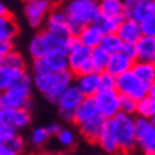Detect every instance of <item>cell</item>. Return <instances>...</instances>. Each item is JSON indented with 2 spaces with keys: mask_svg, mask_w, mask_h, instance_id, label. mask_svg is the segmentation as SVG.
<instances>
[{
  "mask_svg": "<svg viewBox=\"0 0 155 155\" xmlns=\"http://www.w3.org/2000/svg\"><path fill=\"white\" fill-rule=\"evenodd\" d=\"M74 80L75 75L70 70H66L61 73H56V74L33 75V85L50 103L57 104L61 94L74 84Z\"/></svg>",
  "mask_w": 155,
  "mask_h": 155,
  "instance_id": "6da1fadb",
  "label": "cell"
},
{
  "mask_svg": "<svg viewBox=\"0 0 155 155\" xmlns=\"http://www.w3.org/2000/svg\"><path fill=\"white\" fill-rule=\"evenodd\" d=\"M63 7L70 20L81 26L93 24L100 17L98 0H67Z\"/></svg>",
  "mask_w": 155,
  "mask_h": 155,
  "instance_id": "7a4b0ae2",
  "label": "cell"
},
{
  "mask_svg": "<svg viewBox=\"0 0 155 155\" xmlns=\"http://www.w3.org/2000/svg\"><path fill=\"white\" fill-rule=\"evenodd\" d=\"M113 120L120 141V150L125 155L131 154L137 148V118L134 115L120 113Z\"/></svg>",
  "mask_w": 155,
  "mask_h": 155,
  "instance_id": "3957f363",
  "label": "cell"
},
{
  "mask_svg": "<svg viewBox=\"0 0 155 155\" xmlns=\"http://www.w3.org/2000/svg\"><path fill=\"white\" fill-rule=\"evenodd\" d=\"M67 58H68V70L75 77L94 71V67L91 63V50L84 47L77 37L71 40Z\"/></svg>",
  "mask_w": 155,
  "mask_h": 155,
  "instance_id": "277c9868",
  "label": "cell"
},
{
  "mask_svg": "<svg viewBox=\"0 0 155 155\" xmlns=\"http://www.w3.org/2000/svg\"><path fill=\"white\" fill-rule=\"evenodd\" d=\"M68 70V58L64 53H50L46 57L33 60L31 71L33 75L40 74H56Z\"/></svg>",
  "mask_w": 155,
  "mask_h": 155,
  "instance_id": "5b68a950",
  "label": "cell"
},
{
  "mask_svg": "<svg viewBox=\"0 0 155 155\" xmlns=\"http://www.w3.org/2000/svg\"><path fill=\"white\" fill-rule=\"evenodd\" d=\"M34 103L31 100V87L24 88H12L2 91L0 95V108H13V110H27L31 113Z\"/></svg>",
  "mask_w": 155,
  "mask_h": 155,
  "instance_id": "8992f818",
  "label": "cell"
},
{
  "mask_svg": "<svg viewBox=\"0 0 155 155\" xmlns=\"http://www.w3.org/2000/svg\"><path fill=\"white\" fill-rule=\"evenodd\" d=\"M84 100L85 95L78 90L77 85L73 84L71 87H68L57 101V107H58V111H60V115L63 117V120L74 122L75 111Z\"/></svg>",
  "mask_w": 155,
  "mask_h": 155,
  "instance_id": "52a82bcc",
  "label": "cell"
},
{
  "mask_svg": "<svg viewBox=\"0 0 155 155\" xmlns=\"http://www.w3.org/2000/svg\"><path fill=\"white\" fill-rule=\"evenodd\" d=\"M117 91L120 94L131 97L135 101H141L150 94V87L138 80L132 71H128L117 77Z\"/></svg>",
  "mask_w": 155,
  "mask_h": 155,
  "instance_id": "ba28073f",
  "label": "cell"
},
{
  "mask_svg": "<svg viewBox=\"0 0 155 155\" xmlns=\"http://www.w3.org/2000/svg\"><path fill=\"white\" fill-rule=\"evenodd\" d=\"M137 147L144 155H155V125L151 120L137 117Z\"/></svg>",
  "mask_w": 155,
  "mask_h": 155,
  "instance_id": "9c48e42d",
  "label": "cell"
},
{
  "mask_svg": "<svg viewBox=\"0 0 155 155\" xmlns=\"http://www.w3.org/2000/svg\"><path fill=\"white\" fill-rule=\"evenodd\" d=\"M31 84H33V77H30L27 70L0 67V90L2 91L31 87Z\"/></svg>",
  "mask_w": 155,
  "mask_h": 155,
  "instance_id": "30bf717a",
  "label": "cell"
},
{
  "mask_svg": "<svg viewBox=\"0 0 155 155\" xmlns=\"http://www.w3.org/2000/svg\"><path fill=\"white\" fill-rule=\"evenodd\" d=\"M100 114L105 120H113L117 114H120V93L117 90H104L101 88L94 95Z\"/></svg>",
  "mask_w": 155,
  "mask_h": 155,
  "instance_id": "8fae6325",
  "label": "cell"
},
{
  "mask_svg": "<svg viewBox=\"0 0 155 155\" xmlns=\"http://www.w3.org/2000/svg\"><path fill=\"white\" fill-rule=\"evenodd\" d=\"M53 7H54V5H53L51 0L24 3V16L27 19L28 26L33 28H38L43 23H46Z\"/></svg>",
  "mask_w": 155,
  "mask_h": 155,
  "instance_id": "7c38bea8",
  "label": "cell"
},
{
  "mask_svg": "<svg viewBox=\"0 0 155 155\" xmlns=\"http://www.w3.org/2000/svg\"><path fill=\"white\" fill-rule=\"evenodd\" d=\"M68 21H70V19H68L63 5H54L47 20H46L44 28L54 34L63 36V37H73L70 28H68Z\"/></svg>",
  "mask_w": 155,
  "mask_h": 155,
  "instance_id": "4fadbf2b",
  "label": "cell"
},
{
  "mask_svg": "<svg viewBox=\"0 0 155 155\" xmlns=\"http://www.w3.org/2000/svg\"><path fill=\"white\" fill-rule=\"evenodd\" d=\"M125 19L141 23L155 13V0H124Z\"/></svg>",
  "mask_w": 155,
  "mask_h": 155,
  "instance_id": "5bb4252c",
  "label": "cell"
},
{
  "mask_svg": "<svg viewBox=\"0 0 155 155\" xmlns=\"http://www.w3.org/2000/svg\"><path fill=\"white\" fill-rule=\"evenodd\" d=\"M31 122V113L27 110H13V108H0V124L7 125L19 131L27 127Z\"/></svg>",
  "mask_w": 155,
  "mask_h": 155,
  "instance_id": "9a60e30c",
  "label": "cell"
},
{
  "mask_svg": "<svg viewBox=\"0 0 155 155\" xmlns=\"http://www.w3.org/2000/svg\"><path fill=\"white\" fill-rule=\"evenodd\" d=\"M97 144H98V145L101 147V150L105 151L107 154L121 152L114 120H105V124H104V128H103V131H101V135H100Z\"/></svg>",
  "mask_w": 155,
  "mask_h": 155,
  "instance_id": "2e32d148",
  "label": "cell"
},
{
  "mask_svg": "<svg viewBox=\"0 0 155 155\" xmlns=\"http://www.w3.org/2000/svg\"><path fill=\"white\" fill-rule=\"evenodd\" d=\"M74 84L78 87V90L85 97H94L101 90V73L93 71L88 74L77 75Z\"/></svg>",
  "mask_w": 155,
  "mask_h": 155,
  "instance_id": "e0dca14e",
  "label": "cell"
},
{
  "mask_svg": "<svg viewBox=\"0 0 155 155\" xmlns=\"http://www.w3.org/2000/svg\"><path fill=\"white\" fill-rule=\"evenodd\" d=\"M117 34L120 36L124 43H130V44H137L144 36L141 28V23H138L132 19H124L118 27Z\"/></svg>",
  "mask_w": 155,
  "mask_h": 155,
  "instance_id": "ac0fdd59",
  "label": "cell"
},
{
  "mask_svg": "<svg viewBox=\"0 0 155 155\" xmlns=\"http://www.w3.org/2000/svg\"><path fill=\"white\" fill-rule=\"evenodd\" d=\"M104 124H105V118L103 115H98V117L91 118L88 121L80 124L78 130H80V132L83 134V137H84L87 141L97 144L100 135H101V131H103V128H104Z\"/></svg>",
  "mask_w": 155,
  "mask_h": 155,
  "instance_id": "d6986e66",
  "label": "cell"
},
{
  "mask_svg": "<svg viewBox=\"0 0 155 155\" xmlns=\"http://www.w3.org/2000/svg\"><path fill=\"white\" fill-rule=\"evenodd\" d=\"M100 16L122 21L125 19L124 0H98Z\"/></svg>",
  "mask_w": 155,
  "mask_h": 155,
  "instance_id": "ffe728a7",
  "label": "cell"
},
{
  "mask_svg": "<svg viewBox=\"0 0 155 155\" xmlns=\"http://www.w3.org/2000/svg\"><path fill=\"white\" fill-rule=\"evenodd\" d=\"M98 115H101V114H100V110L97 107V103H95L94 97H85V100L81 103V105L75 111L74 122L77 124V127H78L80 124L88 121L91 118L98 117Z\"/></svg>",
  "mask_w": 155,
  "mask_h": 155,
  "instance_id": "44dd1931",
  "label": "cell"
},
{
  "mask_svg": "<svg viewBox=\"0 0 155 155\" xmlns=\"http://www.w3.org/2000/svg\"><path fill=\"white\" fill-rule=\"evenodd\" d=\"M103 37L104 34L101 33V30L93 23V24H88V26H84V28L81 30L80 36L77 38L80 40V43L84 47L90 48V50H94V48L101 46Z\"/></svg>",
  "mask_w": 155,
  "mask_h": 155,
  "instance_id": "7402d4cb",
  "label": "cell"
},
{
  "mask_svg": "<svg viewBox=\"0 0 155 155\" xmlns=\"http://www.w3.org/2000/svg\"><path fill=\"white\" fill-rule=\"evenodd\" d=\"M134 63H135V61L131 60V58H128L125 54L117 53V54H113L111 58H110L107 71L110 74H113L114 77H120V75H122L124 73L131 71L132 67H134Z\"/></svg>",
  "mask_w": 155,
  "mask_h": 155,
  "instance_id": "603a6c76",
  "label": "cell"
},
{
  "mask_svg": "<svg viewBox=\"0 0 155 155\" xmlns=\"http://www.w3.org/2000/svg\"><path fill=\"white\" fill-rule=\"evenodd\" d=\"M132 73L135 74V77L140 81H142L147 87H152L155 84V66L152 63L148 61H138L134 63L132 67Z\"/></svg>",
  "mask_w": 155,
  "mask_h": 155,
  "instance_id": "cb8c5ba5",
  "label": "cell"
},
{
  "mask_svg": "<svg viewBox=\"0 0 155 155\" xmlns=\"http://www.w3.org/2000/svg\"><path fill=\"white\" fill-rule=\"evenodd\" d=\"M19 34V24L12 14L0 16V41H13Z\"/></svg>",
  "mask_w": 155,
  "mask_h": 155,
  "instance_id": "d4e9b609",
  "label": "cell"
},
{
  "mask_svg": "<svg viewBox=\"0 0 155 155\" xmlns=\"http://www.w3.org/2000/svg\"><path fill=\"white\" fill-rule=\"evenodd\" d=\"M138 50V61H148L152 63L155 58V37L142 36V38L137 43Z\"/></svg>",
  "mask_w": 155,
  "mask_h": 155,
  "instance_id": "484cf974",
  "label": "cell"
},
{
  "mask_svg": "<svg viewBox=\"0 0 155 155\" xmlns=\"http://www.w3.org/2000/svg\"><path fill=\"white\" fill-rule=\"evenodd\" d=\"M28 54L33 60H38L41 57H46L48 54L47 50V44H46V40L43 37L41 31L36 33L31 37L30 43H28Z\"/></svg>",
  "mask_w": 155,
  "mask_h": 155,
  "instance_id": "4316f807",
  "label": "cell"
},
{
  "mask_svg": "<svg viewBox=\"0 0 155 155\" xmlns=\"http://www.w3.org/2000/svg\"><path fill=\"white\" fill-rule=\"evenodd\" d=\"M110 58H111V54L107 53L104 48L97 47L94 50H91V63H93V67H94V71H97V73L107 71Z\"/></svg>",
  "mask_w": 155,
  "mask_h": 155,
  "instance_id": "83f0119b",
  "label": "cell"
},
{
  "mask_svg": "<svg viewBox=\"0 0 155 155\" xmlns=\"http://www.w3.org/2000/svg\"><path fill=\"white\" fill-rule=\"evenodd\" d=\"M0 67L7 68H17V70H26V61L19 51H12L6 56H0Z\"/></svg>",
  "mask_w": 155,
  "mask_h": 155,
  "instance_id": "f1b7e54d",
  "label": "cell"
},
{
  "mask_svg": "<svg viewBox=\"0 0 155 155\" xmlns=\"http://www.w3.org/2000/svg\"><path fill=\"white\" fill-rule=\"evenodd\" d=\"M137 117L145 120H152L155 117V100L151 95H147L137 103Z\"/></svg>",
  "mask_w": 155,
  "mask_h": 155,
  "instance_id": "f546056e",
  "label": "cell"
},
{
  "mask_svg": "<svg viewBox=\"0 0 155 155\" xmlns=\"http://www.w3.org/2000/svg\"><path fill=\"white\" fill-rule=\"evenodd\" d=\"M122 46H124V41L120 38V36H118L117 33H113V34H104L100 47L104 48L105 51L110 53V54L113 56V54L121 53Z\"/></svg>",
  "mask_w": 155,
  "mask_h": 155,
  "instance_id": "4dcf8cb0",
  "label": "cell"
},
{
  "mask_svg": "<svg viewBox=\"0 0 155 155\" xmlns=\"http://www.w3.org/2000/svg\"><path fill=\"white\" fill-rule=\"evenodd\" d=\"M94 24L101 30L103 34H113L118 31V27H120L121 21H118L115 19H108V17L100 16L98 19L94 21Z\"/></svg>",
  "mask_w": 155,
  "mask_h": 155,
  "instance_id": "1f68e13d",
  "label": "cell"
},
{
  "mask_svg": "<svg viewBox=\"0 0 155 155\" xmlns=\"http://www.w3.org/2000/svg\"><path fill=\"white\" fill-rule=\"evenodd\" d=\"M48 138H50V134H48L46 127L34 128L33 131H31V134H30V141H31V144H33L34 147L44 145V144L48 141Z\"/></svg>",
  "mask_w": 155,
  "mask_h": 155,
  "instance_id": "d6a6232c",
  "label": "cell"
},
{
  "mask_svg": "<svg viewBox=\"0 0 155 155\" xmlns=\"http://www.w3.org/2000/svg\"><path fill=\"white\" fill-rule=\"evenodd\" d=\"M137 103L135 100H132L131 97L124 94H120V111L128 115H134L137 114Z\"/></svg>",
  "mask_w": 155,
  "mask_h": 155,
  "instance_id": "836d02e7",
  "label": "cell"
},
{
  "mask_svg": "<svg viewBox=\"0 0 155 155\" xmlns=\"http://www.w3.org/2000/svg\"><path fill=\"white\" fill-rule=\"evenodd\" d=\"M57 140H58V142L63 147L70 148V147L74 145V142H75V134L71 130H68V128H63L61 132L57 135Z\"/></svg>",
  "mask_w": 155,
  "mask_h": 155,
  "instance_id": "e575fe53",
  "label": "cell"
},
{
  "mask_svg": "<svg viewBox=\"0 0 155 155\" xmlns=\"http://www.w3.org/2000/svg\"><path fill=\"white\" fill-rule=\"evenodd\" d=\"M0 145H5L6 148H9V150L14 151L16 154H20V152L24 150V140L19 135V134H17V135H14L13 138H10L9 141L2 142Z\"/></svg>",
  "mask_w": 155,
  "mask_h": 155,
  "instance_id": "d590c367",
  "label": "cell"
},
{
  "mask_svg": "<svg viewBox=\"0 0 155 155\" xmlns=\"http://www.w3.org/2000/svg\"><path fill=\"white\" fill-rule=\"evenodd\" d=\"M101 88L104 90H117V77L110 74L108 71L101 73Z\"/></svg>",
  "mask_w": 155,
  "mask_h": 155,
  "instance_id": "8d00e7d4",
  "label": "cell"
},
{
  "mask_svg": "<svg viewBox=\"0 0 155 155\" xmlns=\"http://www.w3.org/2000/svg\"><path fill=\"white\" fill-rule=\"evenodd\" d=\"M141 28L144 36H151L155 37V13L147 17L144 21H141Z\"/></svg>",
  "mask_w": 155,
  "mask_h": 155,
  "instance_id": "74e56055",
  "label": "cell"
},
{
  "mask_svg": "<svg viewBox=\"0 0 155 155\" xmlns=\"http://www.w3.org/2000/svg\"><path fill=\"white\" fill-rule=\"evenodd\" d=\"M14 135H17V131L12 127H7V125H2L0 124V144L2 142L9 141L10 138H13Z\"/></svg>",
  "mask_w": 155,
  "mask_h": 155,
  "instance_id": "f35d334b",
  "label": "cell"
},
{
  "mask_svg": "<svg viewBox=\"0 0 155 155\" xmlns=\"http://www.w3.org/2000/svg\"><path fill=\"white\" fill-rule=\"evenodd\" d=\"M121 53L125 54L128 58L137 61L138 58V50H137V44H130V43H124V46L121 48Z\"/></svg>",
  "mask_w": 155,
  "mask_h": 155,
  "instance_id": "ab89813d",
  "label": "cell"
},
{
  "mask_svg": "<svg viewBox=\"0 0 155 155\" xmlns=\"http://www.w3.org/2000/svg\"><path fill=\"white\" fill-rule=\"evenodd\" d=\"M12 51H14L13 41H0V56H6Z\"/></svg>",
  "mask_w": 155,
  "mask_h": 155,
  "instance_id": "60d3db41",
  "label": "cell"
},
{
  "mask_svg": "<svg viewBox=\"0 0 155 155\" xmlns=\"http://www.w3.org/2000/svg\"><path fill=\"white\" fill-rule=\"evenodd\" d=\"M46 128H47V131H48V134H50V137H57L61 132V130H63V127H61L60 124H57V122H53V124L47 125Z\"/></svg>",
  "mask_w": 155,
  "mask_h": 155,
  "instance_id": "b9f144b4",
  "label": "cell"
},
{
  "mask_svg": "<svg viewBox=\"0 0 155 155\" xmlns=\"http://www.w3.org/2000/svg\"><path fill=\"white\" fill-rule=\"evenodd\" d=\"M33 155H66L61 151H43V152H36Z\"/></svg>",
  "mask_w": 155,
  "mask_h": 155,
  "instance_id": "7bdbcfd3",
  "label": "cell"
},
{
  "mask_svg": "<svg viewBox=\"0 0 155 155\" xmlns=\"http://www.w3.org/2000/svg\"><path fill=\"white\" fill-rule=\"evenodd\" d=\"M0 155H19V154H16L14 151L6 148L5 145H0Z\"/></svg>",
  "mask_w": 155,
  "mask_h": 155,
  "instance_id": "ee69618b",
  "label": "cell"
},
{
  "mask_svg": "<svg viewBox=\"0 0 155 155\" xmlns=\"http://www.w3.org/2000/svg\"><path fill=\"white\" fill-rule=\"evenodd\" d=\"M9 14H10V12L7 10V7L2 3V5H0V16H9Z\"/></svg>",
  "mask_w": 155,
  "mask_h": 155,
  "instance_id": "f6af8a7d",
  "label": "cell"
},
{
  "mask_svg": "<svg viewBox=\"0 0 155 155\" xmlns=\"http://www.w3.org/2000/svg\"><path fill=\"white\" fill-rule=\"evenodd\" d=\"M148 95H151V97H152V98L155 100V84L150 88V94H148Z\"/></svg>",
  "mask_w": 155,
  "mask_h": 155,
  "instance_id": "bcb514c9",
  "label": "cell"
},
{
  "mask_svg": "<svg viewBox=\"0 0 155 155\" xmlns=\"http://www.w3.org/2000/svg\"><path fill=\"white\" fill-rule=\"evenodd\" d=\"M33 2H40V0H24V3H33Z\"/></svg>",
  "mask_w": 155,
  "mask_h": 155,
  "instance_id": "7dc6e473",
  "label": "cell"
},
{
  "mask_svg": "<svg viewBox=\"0 0 155 155\" xmlns=\"http://www.w3.org/2000/svg\"><path fill=\"white\" fill-rule=\"evenodd\" d=\"M151 121H152V124H154V125H155V117L152 118V120H151Z\"/></svg>",
  "mask_w": 155,
  "mask_h": 155,
  "instance_id": "c3c4849f",
  "label": "cell"
},
{
  "mask_svg": "<svg viewBox=\"0 0 155 155\" xmlns=\"http://www.w3.org/2000/svg\"><path fill=\"white\" fill-rule=\"evenodd\" d=\"M152 64H154V66H155V58H154V61H152Z\"/></svg>",
  "mask_w": 155,
  "mask_h": 155,
  "instance_id": "681fc988",
  "label": "cell"
},
{
  "mask_svg": "<svg viewBox=\"0 0 155 155\" xmlns=\"http://www.w3.org/2000/svg\"><path fill=\"white\" fill-rule=\"evenodd\" d=\"M51 2H53V0H51ZM56 2H60V0H56Z\"/></svg>",
  "mask_w": 155,
  "mask_h": 155,
  "instance_id": "f907efd6",
  "label": "cell"
}]
</instances>
